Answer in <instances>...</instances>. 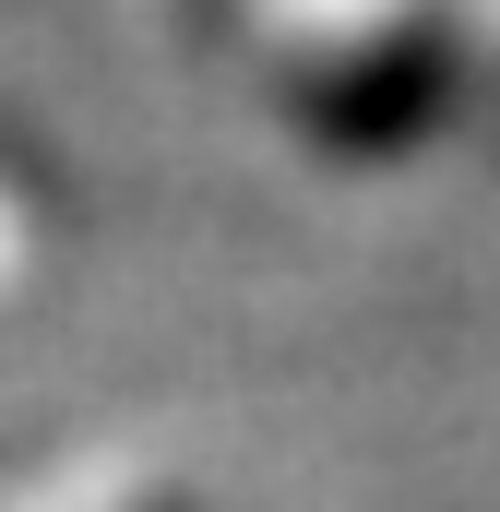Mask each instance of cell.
<instances>
[{"instance_id": "cell-1", "label": "cell", "mask_w": 500, "mask_h": 512, "mask_svg": "<svg viewBox=\"0 0 500 512\" xmlns=\"http://www.w3.org/2000/svg\"><path fill=\"white\" fill-rule=\"evenodd\" d=\"M120 512H203V501H179V489H143V501H120Z\"/></svg>"}]
</instances>
